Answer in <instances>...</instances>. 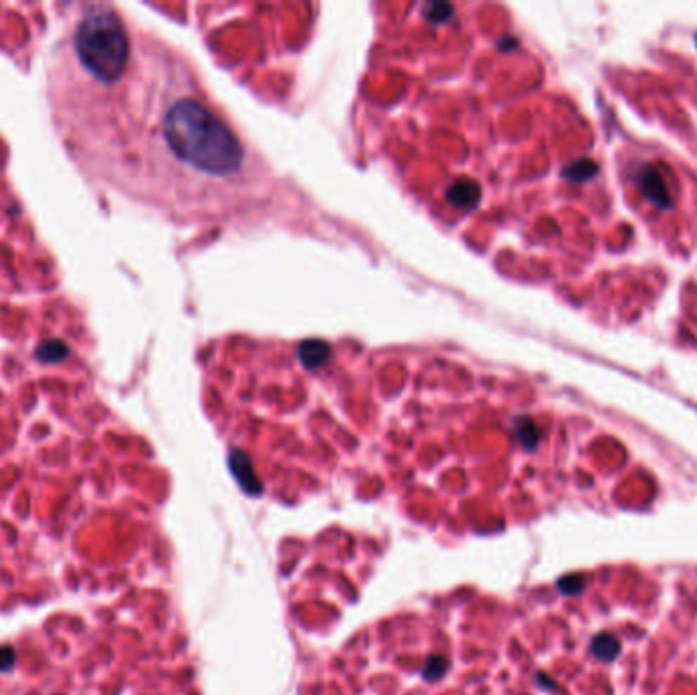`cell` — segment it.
<instances>
[{
    "label": "cell",
    "mask_w": 697,
    "mask_h": 695,
    "mask_svg": "<svg viewBox=\"0 0 697 695\" xmlns=\"http://www.w3.org/2000/svg\"><path fill=\"white\" fill-rule=\"evenodd\" d=\"M592 653L601 658V661H612L620 653V642L615 640L612 634L601 632L592 640Z\"/></svg>",
    "instance_id": "4"
},
{
    "label": "cell",
    "mask_w": 697,
    "mask_h": 695,
    "mask_svg": "<svg viewBox=\"0 0 697 695\" xmlns=\"http://www.w3.org/2000/svg\"><path fill=\"white\" fill-rule=\"evenodd\" d=\"M162 145L165 165L214 178L233 176L245 162L243 145L233 131L204 103L185 94H169Z\"/></svg>",
    "instance_id": "1"
},
{
    "label": "cell",
    "mask_w": 697,
    "mask_h": 695,
    "mask_svg": "<svg viewBox=\"0 0 697 695\" xmlns=\"http://www.w3.org/2000/svg\"><path fill=\"white\" fill-rule=\"evenodd\" d=\"M17 663V653L13 647H0V671H11Z\"/></svg>",
    "instance_id": "10"
},
{
    "label": "cell",
    "mask_w": 697,
    "mask_h": 695,
    "mask_svg": "<svg viewBox=\"0 0 697 695\" xmlns=\"http://www.w3.org/2000/svg\"><path fill=\"white\" fill-rule=\"evenodd\" d=\"M518 436H520V441H522L526 447H534V445H536V439H538L533 422H522V424L518 427Z\"/></svg>",
    "instance_id": "9"
},
{
    "label": "cell",
    "mask_w": 697,
    "mask_h": 695,
    "mask_svg": "<svg viewBox=\"0 0 697 695\" xmlns=\"http://www.w3.org/2000/svg\"><path fill=\"white\" fill-rule=\"evenodd\" d=\"M636 180H638L640 190L644 192V196L649 200H653L656 206L671 204V200H669V188L665 184V178L656 171L655 167H651V165L642 167L638 171Z\"/></svg>",
    "instance_id": "3"
},
{
    "label": "cell",
    "mask_w": 697,
    "mask_h": 695,
    "mask_svg": "<svg viewBox=\"0 0 697 695\" xmlns=\"http://www.w3.org/2000/svg\"><path fill=\"white\" fill-rule=\"evenodd\" d=\"M228 465H230L233 475L237 477L239 486L247 493H251V495H261L263 493V486H261L257 473H255L253 465H251V459L247 457L243 450H233L230 457H228Z\"/></svg>",
    "instance_id": "2"
},
{
    "label": "cell",
    "mask_w": 697,
    "mask_h": 695,
    "mask_svg": "<svg viewBox=\"0 0 697 695\" xmlns=\"http://www.w3.org/2000/svg\"><path fill=\"white\" fill-rule=\"evenodd\" d=\"M465 188H467V184H463V186H459V190L457 188H452V192H451V198L452 202L457 206H473L475 202H477V194H467L465 192Z\"/></svg>",
    "instance_id": "8"
},
{
    "label": "cell",
    "mask_w": 697,
    "mask_h": 695,
    "mask_svg": "<svg viewBox=\"0 0 697 695\" xmlns=\"http://www.w3.org/2000/svg\"><path fill=\"white\" fill-rule=\"evenodd\" d=\"M583 585H585V581H583L581 575H565V577L559 579V590L565 593V595L579 593L583 590Z\"/></svg>",
    "instance_id": "7"
},
{
    "label": "cell",
    "mask_w": 697,
    "mask_h": 695,
    "mask_svg": "<svg viewBox=\"0 0 697 695\" xmlns=\"http://www.w3.org/2000/svg\"><path fill=\"white\" fill-rule=\"evenodd\" d=\"M302 359H304V363L306 365H310V368H316V365H320L325 359H327V355H328V347L325 345V343H306L304 347H302Z\"/></svg>",
    "instance_id": "5"
},
{
    "label": "cell",
    "mask_w": 697,
    "mask_h": 695,
    "mask_svg": "<svg viewBox=\"0 0 697 695\" xmlns=\"http://www.w3.org/2000/svg\"><path fill=\"white\" fill-rule=\"evenodd\" d=\"M447 667H449V663H447V658L443 654H432V656H429V661H426V665L422 669L424 681H436V679H441L445 675V671H447Z\"/></svg>",
    "instance_id": "6"
}]
</instances>
